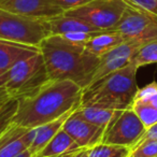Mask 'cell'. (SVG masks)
<instances>
[{
	"label": "cell",
	"mask_w": 157,
	"mask_h": 157,
	"mask_svg": "<svg viewBox=\"0 0 157 157\" xmlns=\"http://www.w3.org/2000/svg\"><path fill=\"white\" fill-rule=\"evenodd\" d=\"M146 140H157V123L153 125V126H151L150 128L146 129L144 135L142 136L140 141L138 142V144H139L140 142L146 141Z\"/></svg>",
	"instance_id": "cell-28"
},
{
	"label": "cell",
	"mask_w": 157,
	"mask_h": 157,
	"mask_svg": "<svg viewBox=\"0 0 157 157\" xmlns=\"http://www.w3.org/2000/svg\"><path fill=\"white\" fill-rule=\"evenodd\" d=\"M133 101L147 103L157 109V82H153L144 87L139 88Z\"/></svg>",
	"instance_id": "cell-22"
},
{
	"label": "cell",
	"mask_w": 157,
	"mask_h": 157,
	"mask_svg": "<svg viewBox=\"0 0 157 157\" xmlns=\"http://www.w3.org/2000/svg\"><path fill=\"white\" fill-rule=\"evenodd\" d=\"M15 157H33V154H31L29 150H26L25 152L21 153L20 155H17V156H15Z\"/></svg>",
	"instance_id": "cell-31"
},
{
	"label": "cell",
	"mask_w": 157,
	"mask_h": 157,
	"mask_svg": "<svg viewBox=\"0 0 157 157\" xmlns=\"http://www.w3.org/2000/svg\"><path fill=\"white\" fill-rule=\"evenodd\" d=\"M48 36L45 18L24 16L0 8V39L39 46Z\"/></svg>",
	"instance_id": "cell-4"
},
{
	"label": "cell",
	"mask_w": 157,
	"mask_h": 157,
	"mask_svg": "<svg viewBox=\"0 0 157 157\" xmlns=\"http://www.w3.org/2000/svg\"><path fill=\"white\" fill-rule=\"evenodd\" d=\"M78 111L80 112L82 116L88 122L94 124L95 126L102 128L103 130H107L113 122L118 117L123 110H113L105 109V108L98 107H80L78 108Z\"/></svg>",
	"instance_id": "cell-18"
},
{
	"label": "cell",
	"mask_w": 157,
	"mask_h": 157,
	"mask_svg": "<svg viewBox=\"0 0 157 157\" xmlns=\"http://www.w3.org/2000/svg\"><path fill=\"white\" fill-rule=\"evenodd\" d=\"M82 90L66 80H50L29 93L16 97L17 107L12 123L24 128H36L78 109Z\"/></svg>",
	"instance_id": "cell-1"
},
{
	"label": "cell",
	"mask_w": 157,
	"mask_h": 157,
	"mask_svg": "<svg viewBox=\"0 0 157 157\" xmlns=\"http://www.w3.org/2000/svg\"><path fill=\"white\" fill-rule=\"evenodd\" d=\"M50 80L71 81L81 88L93 82L99 65V57L82 44L66 40L63 36L51 35L39 45Z\"/></svg>",
	"instance_id": "cell-2"
},
{
	"label": "cell",
	"mask_w": 157,
	"mask_h": 157,
	"mask_svg": "<svg viewBox=\"0 0 157 157\" xmlns=\"http://www.w3.org/2000/svg\"><path fill=\"white\" fill-rule=\"evenodd\" d=\"M130 63L138 69L143 66L157 63V40L147 42L142 45L133 55Z\"/></svg>",
	"instance_id": "cell-19"
},
{
	"label": "cell",
	"mask_w": 157,
	"mask_h": 157,
	"mask_svg": "<svg viewBox=\"0 0 157 157\" xmlns=\"http://www.w3.org/2000/svg\"><path fill=\"white\" fill-rule=\"evenodd\" d=\"M100 31H90V33H85V31H81V33H66L63 35V37L66 40L72 42L75 44H82L84 45L85 43H87L92 38H94L97 33H99Z\"/></svg>",
	"instance_id": "cell-25"
},
{
	"label": "cell",
	"mask_w": 157,
	"mask_h": 157,
	"mask_svg": "<svg viewBox=\"0 0 157 157\" xmlns=\"http://www.w3.org/2000/svg\"><path fill=\"white\" fill-rule=\"evenodd\" d=\"M125 41L126 39L118 31L105 30L97 33L87 43L84 44V46L92 54L96 55L97 57H100Z\"/></svg>",
	"instance_id": "cell-17"
},
{
	"label": "cell",
	"mask_w": 157,
	"mask_h": 157,
	"mask_svg": "<svg viewBox=\"0 0 157 157\" xmlns=\"http://www.w3.org/2000/svg\"><path fill=\"white\" fill-rule=\"evenodd\" d=\"M132 157H157V140L140 142L131 150Z\"/></svg>",
	"instance_id": "cell-24"
},
{
	"label": "cell",
	"mask_w": 157,
	"mask_h": 157,
	"mask_svg": "<svg viewBox=\"0 0 157 157\" xmlns=\"http://www.w3.org/2000/svg\"><path fill=\"white\" fill-rule=\"evenodd\" d=\"M63 129L81 148H92L102 142L105 130L95 126L74 110L63 125Z\"/></svg>",
	"instance_id": "cell-9"
},
{
	"label": "cell",
	"mask_w": 157,
	"mask_h": 157,
	"mask_svg": "<svg viewBox=\"0 0 157 157\" xmlns=\"http://www.w3.org/2000/svg\"><path fill=\"white\" fill-rule=\"evenodd\" d=\"M48 80L45 63L41 52L29 56L6 71L3 87L13 98L39 87Z\"/></svg>",
	"instance_id": "cell-5"
},
{
	"label": "cell",
	"mask_w": 157,
	"mask_h": 157,
	"mask_svg": "<svg viewBox=\"0 0 157 157\" xmlns=\"http://www.w3.org/2000/svg\"><path fill=\"white\" fill-rule=\"evenodd\" d=\"M73 111L68 112V113L63 114L60 117L56 118V120L52 121L50 123H46V124L41 125L39 127H36L35 139H33V143L30 144V146L28 148L31 154H33V156L37 154V153H39L53 139V137L63 128V123L66 122V120L69 117V115Z\"/></svg>",
	"instance_id": "cell-16"
},
{
	"label": "cell",
	"mask_w": 157,
	"mask_h": 157,
	"mask_svg": "<svg viewBox=\"0 0 157 157\" xmlns=\"http://www.w3.org/2000/svg\"><path fill=\"white\" fill-rule=\"evenodd\" d=\"M127 157H132V156H131V153H130V155H129V156H127Z\"/></svg>",
	"instance_id": "cell-32"
},
{
	"label": "cell",
	"mask_w": 157,
	"mask_h": 157,
	"mask_svg": "<svg viewBox=\"0 0 157 157\" xmlns=\"http://www.w3.org/2000/svg\"><path fill=\"white\" fill-rule=\"evenodd\" d=\"M0 8L35 18H50L65 13L55 0H0Z\"/></svg>",
	"instance_id": "cell-11"
},
{
	"label": "cell",
	"mask_w": 157,
	"mask_h": 157,
	"mask_svg": "<svg viewBox=\"0 0 157 157\" xmlns=\"http://www.w3.org/2000/svg\"><path fill=\"white\" fill-rule=\"evenodd\" d=\"M6 84V71L0 70V87H3Z\"/></svg>",
	"instance_id": "cell-30"
},
{
	"label": "cell",
	"mask_w": 157,
	"mask_h": 157,
	"mask_svg": "<svg viewBox=\"0 0 157 157\" xmlns=\"http://www.w3.org/2000/svg\"><path fill=\"white\" fill-rule=\"evenodd\" d=\"M81 148L76 142L63 128L53 137V139L33 157H59Z\"/></svg>",
	"instance_id": "cell-15"
},
{
	"label": "cell",
	"mask_w": 157,
	"mask_h": 157,
	"mask_svg": "<svg viewBox=\"0 0 157 157\" xmlns=\"http://www.w3.org/2000/svg\"><path fill=\"white\" fill-rule=\"evenodd\" d=\"M132 110L136 112L141 122L145 126V128H150L154 124L157 123V109L147 103L140 102V101H133L131 105Z\"/></svg>",
	"instance_id": "cell-21"
},
{
	"label": "cell",
	"mask_w": 157,
	"mask_h": 157,
	"mask_svg": "<svg viewBox=\"0 0 157 157\" xmlns=\"http://www.w3.org/2000/svg\"><path fill=\"white\" fill-rule=\"evenodd\" d=\"M113 30L126 40L147 43L157 40V14L129 5Z\"/></svg>",
	"instance_id": "cell-7"
},
{
	"label": "cell",
	"mask_w": 157,
	"mask_h": 157,
	"mask_svg": "<svg viewBox=\"0 0 157 157\" xmlns=\"http://www.w3.org/2000/svg\"><path fill=\"white\" fill-rule=\"evenodd\" d=\"M128 3L125 0H92L65 14L88 23L98 30H113L122 18Z\"/></svg>",
	"instance_id": "cell-6"
},
{
	"label": "cell",
	"mask_w": 157,
	"mask_h": 157,
	"mask_svg": "<svg viewBox=\"0 0 157 157\" xmlns=\"http://www.w3.org/2000/svg\"><path fill=\"white\" fill-rule=\"evenodd\" d=\"M145 43H142V42L126 40L122 44H120L108 53L103 54L102 56H100L99 57V65L94 74L93 82L99 80L107 74L117 71V70L128 66L133 55Z\"/></svg>",
	"instance_id": "cell-10"
},
{
	"label": "cell",
	"mask_w": 157,
	"mask_h": 157,
	"mask_svg": "<svg viewBox=\"0 0 157 157\" xmlns=\"http://www.w3.org/2000/svg\"><path fill=\"white\" fill-rule=\"evenodd\" d=\"M129 5L145 10L151 13L157 14V0H125Z\"/></svg>",
	"instance_id": "cell-26"
},
{
	"label": "cell",
	"mask_w": 157,
	"mask_h": 157,
	"mask_svg": "<svg viewBox=\"0 0 157 157\" xmlns=\"http://www.w3.org/2000/svg\"><path fill=\"white\" fill-rule=\"evenodd\" d=\"M39 52V46L0 39V70L8 71L18 61Z\"/></svg>",
	"instance_id": "cell-13"
},
{
	"label": "cell",
	"mask_w": 157,
	"mask_h": 157,
	"mask_svg": "<svg viewBox=\"0 0 157 157\" xmlns=\"http://www.w3.org/2000/svg\"><path fill=\"white\" fill-rule=\"evenodd\" d=\"M145 130V126L132 108H128L123 110L113 124L105 131L102 143L125 146L132 150Z\"/></svg>",
	"instance_id": "cell-8"
},
{
	"label": "cell",
	"mask_w": 157,
	"mask_h": 157,
	"mask_svg": "<svg viewBox=\"0 0 157 157\" xmlns=\"http://www.w3.org/2000/svg\"><path fill=\"white\" fill-rule=\"evenodd\" d=\"M16 107H17L16 98H11L0 110V136L11 125L12 117L16 111Z\"/></svg>",
	"instance_id": "cell-23"
},
{
	"label": "cell",
	"mask_w": 157,
	"mask_h": 157,
	"mask_svg": "<svg viewBox=\"0 0 157 157\" xmlns=\"http://www.w3.org/2000/svg\"><path fill=\"white\" fill-rule=\"evenodd\" d=\"M36 135V128H24L11 123L0 136V157H15L28 150Z\"/></svg>",
	"instance_id": "cell-12"
},
{
	"label": "cell",
	"mask_w": 157,
	"mask_h": 157,
	"mask_svg": "<svg viewBox=\"0 0 157 157\" xmlns=\"http://www.w3.org/2000/svg\"><path fill=\"white\" fill-rule=\"evenodd\" d=\"M13 97L8 93V90L5 87H0V110L2 109V107Z\"/></svg>",
	"instance_id": "cell-29"
},
{
	"label": "cell",
	"mask_w": 157,
	"mask_h": 157,
	"mask_svg": "<svg viewBox=\"0 0 157 157\" xmlns=\"http://www.w3.org/2000/svg\"><path fill=\"white\" fill-rule=\"evenodd\" d=\"M138 68L129 63L122 69L96 80L82 90V107H98L113 110L131 108L137 94Z\"/></svg>",
	"instance_id": "cell-3"
},
{
	"label": "cell",
	"mask_w": 157,
	"mask_h": 157,
	"mask_svg": "<svg viewBox=\"0 0 157 157\" xmlns=\"http://www.w3.org/2000/svg\"><path fill=\"white\" fill-rule=\"evenodd\" d=\"M46 25H48L50 35L63 36L66 33H90V31H102L98 30L97 28L93 27L88 23L80 20L78 17L67 15V14H60V15L53 16L50 18H45Z\"/></svg>",
	"instance_id": "cell-14"
},
{
	"label": "cell",
	"mask_w": 157,
	"mask_h": 157,
	"mask_svg": "<svg viewBox=\"0 0 157 157\" xmlns=\"http://www.w3.org/2000/svg\"><path fill=\"white\" fill-rule=\"evenodd\" d=\"M131 153V148L107 143H99L94 147L88 148V157H127Z\"/></svg>",
	"instance_id": "cell-20"
},
{
	"label": "cell",
	"mask_w": 157,
	"mask_h": 157,
	"mask_svg": "<svg viewBox=\"0 0 157 157\" xmlns=\"http://www.w3.org/2000/svg\"><path fill=\"white\" fill-rule=\"evenodd\" d=\"M90 1L92 0H55L57 6L60 7L63 10V12L81 7V6L86 5V3L90 2Z\"/></svg>",
	"instance_id": "cell-27"
}]
</instances>
